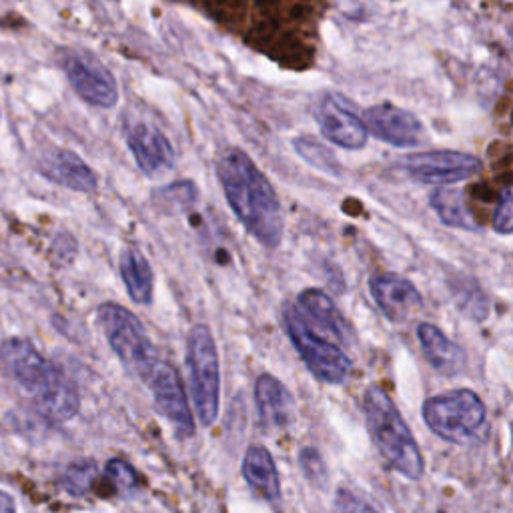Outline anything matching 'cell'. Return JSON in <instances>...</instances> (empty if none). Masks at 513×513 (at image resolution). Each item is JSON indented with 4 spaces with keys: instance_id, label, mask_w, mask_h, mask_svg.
Returning a JSON list of instances; mask_svg holds the SVG:
<instances>
[{
    "instance_id": "8fae6325",
    "label": "cell",
    "mask_w": 513,
    "mask_h": 513,
    "mask_svg": "<svg viewBox=\"0 0 513 513\" xmlns=\"http://www.w3.org/2000/svg\"><path fill=\"white\" fill-rule=\"evenodd\" d=\"M147 383L153 391L155 409L175 427L179 437H191L195 433V421L177 369L165 361H159Z\"/></svg>"
},
{
    "instance_id": "d6986e66",
    "label": "cell",
    "mask_w": 513,
    "mask_h": 513,
    "mask_svg": "<svg viewBox=\"0 0 513 513\" xmlns=\"http://www.w3.org/2000/svg\"><path fill=\"white\" fill-rule=\"evenodd\" d=\"M121 277L127 287L129 297L139 305H151L153 289H155V275L149 259L135 247H127L121 253L119 261Z\"/></svg>"
},
{
    "instance_id": "ba28073f",
    "label": "cell",
    "mask_w": 513,
    "mask_h": 513,
    "mask_svg": "<svg viewBox=\"0 0 513 513\" xmlns=\"http://www.w3.org/2000/svg\"><path fill=\"white\" fill-rule=\"evenodd\" d=\"M61 65L71 87L83 101L99 109H113L117 105V81L95 55L85 51H67Z\"/></svg>"
},
{
    "instance_id": "9c48e42d",
    "label": "cell",
    "mask_w": 513,
    "mask_h": 513,
    "mask_svg": "<svg viewBox=\"0 0 513 513\" xmlns=\"http://www.w3.org/2000/svg\"><path fill=\"white\" fill-rule=\"evenodd\" d=\"M401 169L425 185H453L475 177L483 165L479 157L459 151H425L401 159Z\"/></svg>"
},
{
    "instance_id": "ffe728a7",
    "label": "cell",
    "mask_w": 513,
    "mask_h": 513,
    "mask_svg": "<svg viewBox=\"0 0 513 513\" xmlns=\"http://www.w3.org/2000/svg\"><path fill=\"white\" fill-rule=\"evenodd\" d=\"M245 481L265 499L277 501L281 497V483L277 465L263 445H251L243 459Z\"/></svg>"
},
{
    "instance_id": "4316f807",
    "label": "cell",
    "mask_w": 513,
    "mask_h": 513,
    "mask_svg": "<svg viewBox=\"0 0 513 513\" xmlns=\"http://www.w3.org/2000/svg\"><path fill=\"white\" fill-rule=\"evenodd\" d=\"M513 205H511V189L503 187V191L499 193V201L493 213V231H497L499 235H511L513 231V217H511Z\"/></svg>"
},
{
    "instance_id": "83f0119b",
    "label": "cell",
    "mask_w": 513,
    "mask_h": 513,
    "mask_svg": "<svg viewBox=\"0 0 513 513\" xmlns=\"http://www.w3.org/2000/svg\"><path fill=\"white\" fill-rule=\"evenodd\" d=\"M335 513H379L371 503L351 493L349 489H339L335 495Z\"/></svg>"
},
{
    "instance_id": "484cf974",
    "label": "cell",
    "mask_w": 513,
    "mask_h": 513,
    "mask_svg": "<svg viewBox=\"0 0 513 513\" xmlns=\"http://www.w3.org/2000/svg\"><path fill=\"white\" fill-rule=\"evenodd\" d=\"M97 475L95 463H77L65 473V485L73 495H83L91 489Z\"/></svg>"
},
{
    "instance_id": "277c9868",
    "label": "cell",
    "mask_w": 513,
    "mask_h": 513,
    "mask_svg": "<svg viewBox=\"0 0 513 513\" xmlns=\"http://www.w3.org/2000/svg\"><path fill=\"white\" fill-rule=\"evenodd\" d=\"M187 369L191 397L199 421L209 427L219 417L221 401V365L211 329L203 323L193 325L187 337Z\"/></svg>"
},
{
    "instance_id": "7c38bea8",
    "label": "cell",
    "mask_w": 513,
    "mask_h": 513,
    "mask_svg": "<svg viewBox=\"0 0 513 513\" xmlns=\"http://www.w3.org/2000/svg\"><path fill=\"white\" fill-rule=\"evenodd\" d=\"M313 117L321 129V135L347 151H359L367 145L369 133L349 105L337 95H323L313 107Z\"/></svg>"
},
{
    "instance_id": "30bf717a",
    "label": "cell",
    "mask_w": 513,
    "mask_h": 513,
    "mask_svg": "<svg viewBox=\"0 0 513 513\" xmlns=\"http://www.w3.org/2000/svg\"><path fill=\"white\" fill-rule=\"evenodd\" d=\"M125 137L129 151L133 153L139 169L151 177H165L175 169V149L167 135L147 119H135L127 123Z\"/></svg>"
},
{
    "instance_id": "f1b7e54d",
    "label": "cell",
    "mask_w": 513,
    "mask_h": 513,
    "mask_svg": "<svg viewBox=\"0 0 513 513\" xmlns=\"http://www.w3.org/2000/svg\"><path fill=\"white\" fill-rule=\"evenodd\" d=\"M0 513H17L15 499L5 491H0Z\"/></svg>"
},
{
    "instance_id": "4fadbf2b",
    "label": "cell",
    "mask_w": 513,
    "mask_h": 513,
    "mask_svg": "<svg viewBox=\"0 0 513 513\" xmlns=\"http://www.w3.org/2000/svg\"><path fill=\"white\" fill-rule=\"evenodd\" d=\"M363 125L375 139L385 141L393 147H417L427 135L423 123L409 111L393 107L389 103L375 105L365 111Z\"/></svg>"
},
{
    "instance_id": "6da1fadb",
    "label": "cell",
    "mask_w": 513,
    "mask_h": 513,
    "mask_svg": "<svg viewBox=\"0 0 513 513\" xmlns=\"http://www.w3.org/2000/svg\"><path fill=\"white\" fill-rule=\"evenodd\" d=\"M217 177L229 207L247 233L269 249L279 247L285 231L281 203L251 157L237 147L223 151L217 161Z\"/></svg>"
},
{
    "instance_id": "9a60e30c",
    "label": "cell",
    "mask_w": 513,
    "mask_h": 513,
    "mask_svg": "<svg viewBox=\"0 0 513 513\" xmlns=\"http://www.w3.org/2000/svg\"><path fill=\"white\" fill-rule=\"evenodd\" d=\"M39 171L51 183L79 193H95L99 185L93 169L77 153L67 149L45 153L39 161Z\"/></svg>"
},
{
    "instance_id": "5b68a950",
    "label": "cell",
    "mask_w": 513,
    "mask_h": 513,
    "mask_svg": "<svg viewBox=\"0 0 513 513\" xmlns=\"http://www.w3.org/2000/svg\"><path fill=\"white\" fill-rule=\"evenodd\" d=\"M97 321L125 369L147 381L159 359L139 317L117 303H105L97 311Z\"/></svg>"
},
{
    "instance_id": "cb8c5ba5",
    "label": "cell",
    "mask_w": 513,
    "mask_h": 513,
    "mask_svg": "<svg viewBox=\"0 0 513 513\" xmlns=\"http://www.w3.org/2000/svg\"><path fill=\"white\" fill-rule=\"evenodd\" d=\"M105 475L117 493H131L139 487L137 471L123 459H111L105 467Z\"/></svg>"
},
{
    "instance_id": "44dd1931",
    "label": "cell",
    "mask_w": 513,
    "mask_h": 513,
    "mask_svg": "<svg viewBox=\"0 0 513 513\" xmlns=\"http://www.w3.org/2000/svg\"><path fill=\"white\" fill-rule=\"evenodd\" d=\"M429 205L433 207L441 223H445L447 227L473 231V233L479 231V225L459 189H437L429 197Z\"/></svg>"
},
{
    "instance_id": "7402d4cb",
    "label": "cell",
    "mask_w": 513,
    "mask_h": 513,
    "mask_svg": "<svg viewBox=\"0 0 513 513\" xmlns=\"http://www.w3.org/2000/svg\"><path fill=\"white\" fill-rule=\"evenodd\" d=\"M293 147H295L297 155H299L303 161H307L311 167H315L317 171L327 173V175H331V177H337V175L341 173L339 163H337V159L333 157V153H331L325 145L317 143L315 139H311V137H299V139L293 141Z\"/></svg>"
},
{
    "instance_id": "603a6c76",
    "label": "cell",
    "mask_w": 513,
    "mask_h": 513,
    "mask_svg": "<svg viewBox=\"0 0 513 513\" xmlns=\"http://www.w3.org/2000/svg\"><path fill=\"white\" fill-rule=\"evenodd\" d=\"M453 289L455 303L465 317L473 321H483L489 315V301L477 283H473L471 279H463L461 285Z\"/></svg>"
},
{
    "instance_id": "5bb4252c",
    "label": "cell",
    "mask_w": 513,
    "mask_h": 513,
    "mask_svg": "<svg viewBox=\"0 0 513 513\" xmlns=\"http://www.w3.org/2000/svg\"><path fill=\"white\" fill-rule=\"evenodd\" d=\"M369 291L379 311L393 323L407 321L423 305V297L417 287L395 273H381L369 279Z\"/></svg>"
},
{
    "instance_id": "ac0fdd59",
    "label": "cell",
    "mask_w": 513,
    "mask_h": 513,
    "mask_svg": "<svg viewBox=\"0 0 513 513\" xmlns=\"http://www.w3.org/2000/svg\"><path fill=\"white\" fill-rule=\"evenodd\" d=\"M255 405L261 423L267 429L285 427L293 415V397L289 389L273 375L263 373L255 381Z\"/></svg>"
},
{
    "instance_id": "52a82bcc",
    "label": "cell",
    "mask_w": 513,
    "mask_h": 513,
    "mask_svg": "<svg viewBox=\"0 0 513 513\" xmlns=\"http://www.w3.org/2000/svg\"><path fill=\"white\" fill-rule=\"evenodd\" d=\"M283 325L299 357L319 381L337 385L349 377L351 359L345 351L317 333L291 303L283 307Z\"/></svg>"
},
{
    "instance_id": "3957f363",
    "label": "cell",
    "mask_w": 513,
    "mask_h": 513,
    "mask_svg": "<svg viewBox=\"0 0 513 513\" xmlns=\"http://www.w3.org/2000/svg\"><path fill=\"white\" fill-rule=\"evenodd\" d=\"M363 413L369 433L387 463L407 479H419L423 475V457L393 399L373 385L363 395Z\"/></svg>"
},
{
    "instance_id": "e0dca14e",
    "label": "cell",
    "mask_w": 513,
    "mask_h": 513,
    "mask_svg": "<svg viewBox=\"0 0 513 513\" xmlns=\"http://www.w3.org/2000/svg\"><path fill=\"white\" fill-rule=\"evenodd\" d=\"M417 339L429 365L445 377H455L465 369V351L431 323L417 325Z\"/></svg>"
},
{
    "instance_id": "7a4b0ae2",
    "label": "cell",
    "mask_w": 513,
    "mask_h": 513,
    "mask_svg": "<svg viewBox=\"0 0 513 513\" xmlns=\"http://www.w3.org/2000/svg\"><path fill=\"white\" fill-rule=\"evenodd\" d=\"M0 367L51 421H69L79 411V393L69 377L25 337L0 343Z\"/></svg>"
},
{
    "instance_id": "2e32d148",
    "label": "cell",
    "mask_w": 513,
    "mask_h": 513,
    "mask_svg": "<svg viewBox=\"0 0 513 513\" xmlns=\"http://www.w3.org/2000/svg\"><path fill=\"white\" fill-rule=\"evenodd\" d=\"M299 313L307 319V323L317 331L331 335L343 345L351 343V327L347 319L341 315L333 299L321 289H305L297 299Z\"/></svg>"
},
{
    "instance_id": "8992f818",
    "label": "cell",
    "mask_w": 513,
    "mask_h": 513,
    "mask_svg": "<svg viewBox=\"0 0 513 513\" xmlns=\"http://www.w3.org/2000/svg\"><path fill=\"white\" fill-rule=\"evenodd\" d=\"M485 403L471 389H451L425 399L423 419L441 439L457 445L473 441L485 425Z\"/></svg>"
},
{
    "instance_id": "d4e9b609",
    "label": "cell",
    "mask_w": 513,
    "mask_h": 513,
    "mask_svg": "<svg viewBox=\"0 0 513 513\" xmlns=\"http://www.w3.org/2000/svg\"><path fill=\"white\" fill-rule=\"evenodd\" d=\"M299 465L303 475L315 483V485H325L327 483V467L321 457V453L315 447H303L299 453Z\"/></svg>"
}]
</instances>
